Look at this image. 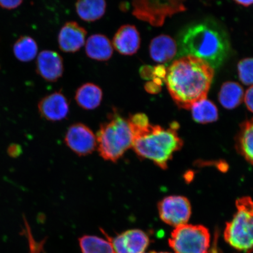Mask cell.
Returning a JSON list of instances; mask_svg holds the SVG:
<instances>
[{
	"mask_svg": "<svg viewBox=\"0 0 253 253\" xmlns=\"http://www.w3.org/2000/svg\"><path fill=\"white\" fill-rule=\"evenodd\" d=\"M214 77L213 68L204 60L182 56L167 69L165 81L174 102L180 108L191 109L207 99Z\"/></svg>",
	"mask_w": 253,
	"mask_h": 253,
	"instance_id": "cell-1",
	"label": "cell"
},
{
	"mask_svg": "<svg viewBox=\"0 0 253 253\" xmlns=\"http://www.w3.org/2000/svg\"><path fill=\"white\" fill-rule=\"evenodd\" d=\"M178 45L179 56L197 57L213 68L219 67L230 51L227 33L212 21L189 25L179 34Z\"/></svg>",
	"mask_w": 253,
	"mask_h": 253,
	"instance_id": "cell-2",
	"label": "cell"
},
{
	"mask_svg": "<svg viewBox=\"0 0 253 253\" xmlns=\"http://www.w3.org/2000/svg\"><path fill=\"white\" fill-rule=\"evenodd\" d=\"M131 129L134 135L132 147L135 153L163 169H167L173 155L183 146V141L177 132L178 125L175 122L169 128L150 123L144 127Z\"/></svg>",
	"mask_w": 253,
	"mask_h": 253,
	"instance_id": "cell-3",
	"label": "cell"
},
{
	"mask_svg": "<svg viewBox=\"0 0 253 253\" xmlns=\"http://www.w3.org/2000/svg\"><path fill=\"white\" fill-rule=\"evenodd\" d=\"M96 140L100 156L104 160L116 162L132 147L134 135L128 119L115 113L110 115L109 122L100 126Z\"/></svg>",
	"mask_w": 253,
	"mask_h": 253,
	"instance_id": "cell-4",
	"label": "cell"
},
{
	"mask_svg": "<svg viewBox=\"0 0 253 253\" xmlns=\"http://www.w3.org/2000/svg\"><path fill=\"white\" fill-rule=\"evenodd\" d=\"M236 207V213L226 224L224 239L237 251L251 253L253 251V200L249 197L240 198Z\"/></svg>",
	"mask_w": 253,
	"mask_h": 253,
	"instance_id": "cell-5",
	"label": "cell"
},
{
	"mask_svg": "<svg viewBox=\"0 0 253 253\" xmlns=\"http://www.w3.org/2000/svg\"><path fill=\"white\" fill-rule=\"evenodd\" d=\"M210 243L207 227L187 223L176 227L169 239V245L175 253H208Z\"/></svg>",
	"mask_w": 253,
	"mask_h": 253,
	"instance_id": "cell-6",
	"label": "cell"
},
{
	"mask_svg": "<svg viewBox=\"0 0 253 253\" xmlns=\"http://www.w3.org/2000/svg\"><path fill=\"white\" fill-rule=\"evenodd\" d=\"M132 5L136 18L156 27L163 25L167 17L186 9L178 1H134Z\"/></svg>",
	"mask_w": 253,
	"mask_h": 253,
	"instance_id": "cell-7",
	"label": "cell"
},
{
	"mask_svg": "<svg viewBox=\"0 0 253 253\" xmlns=\"http://www.w3.org/2000/svg\"><path fill=\"white\" fill-rule=\"evenodd\" d=\"M160 217L164 223L175 227L187 223L191 216V205L182 196H169L158 205Z\"/></svg>",
	"mask_w": 253,
	"mask_h": 253,
	"instance_id": "cell-8",
	"label": "cell"
},
{
	"mask_svg": "<svg viewBox=\"0 0 253 253\" xmlns=\"http://www.w3.org/2000/svg\"><path fill=\"white\" fill-rule=\"evenodd\" d=\"M65 142L73 151L81 156L91 154L97 147L96 136L82 123H76L69 128Z\"/></svg>",
	"mask_w": 253,
	"mask_h": 253,
	"instance_id": "cell-9",
	"label": "cell"
},
{
	"mask_svg": "<svg viewBox=\"0 0 253 253\" xmlns=\"http://www.w3.org/2000/svg\"><path fill=\"white\" fill-rule=\"evenodd\" d=\"M106 236L115 253H143L150 243L149 237L139 229L126 230L113 239Z\"/></svg>",
	"mask_w": 253,
	"mask_h": 253,
	"instance_id": "cell-10",
	"label": "cell"
},
{
	"mask_svg": "<svg viewBox=\"0 0 253 253\" xmlns=\"http://www.w3.org/2000/svg\"><path fill=\"white\" fill-rule=\"evenodd\" d=\"M39 110L41 115L49 121H61L68 115V100L61 91H56L44 97L40 101Z\"/></svg>",
	"mask_w": 253,
	"mask_h": 253,
	"instance_id": "cell-11",
	"label": "cell"
},
{
	"mask_svg": "<svg viewBox=\"0 0 253 253\" xmlns=\"http://www.w3.org/2000/svg\"><path fill=\"white\" fill-rule=\"evenodd\" d=\"M86 36V30L77 22H67L59 33V48L64 52H77L84 45Z\"/></svg>",
	"mask_w": 253,
	"mask_h": 253,
	"instance_id": "cell-12",
	"label": "cell"
},
{
	"mask_svg": "<svg viewBox=\"0 0 253 253\" xmlns=\"http://www.w3.org/2000/svg\"><path fill=\"white\" fill-rule=\"evenodd\" d=\"M37 71L38 74L47 82L59 80L64 71L61 56L52 50H43L38 56Z\"/></svg>",
	"mask_w": 253,
	"mask_h": 253,
	"instance_id": "cell-13",
	"label": "cell"
},
{
	"mask_svg": "<svg viewBox=\"0 0 253 253\" xmlns=\"http://www.w3.org/2000/svg\"><path fill=\"white\" fill-rule=\"evenodd\" d=\"M140 33L134 25H123L116 32L113 40V46L120 54L132 55L140 48Z\"/></svg>",
	"mask_w": 253,
	"mask_h": 253,
	"instance_id": "cell-14",
	"label": "cell"
},
{
	"mask_svg": "<svg viewBox=\"0 0 253 253\" xmlns=\"http://www.w3.org/2000/svg\"><path fill=\"white\" fill-rule=\"evenodd\" d=\"M149 50L151 58L155 62L166 63L175 56L177 45L171 37L167 35H161L152 40Z\"/></svg>",
	"mask_w": 253,
	"mask_h": 253,
	"instance_id": "cell-15",
	"label": "cell"
},
{
	"mask_svg": "<svg viewBox=\"0 0 253 253\" xmlns=\"http://www.w3.org/2000/svg\"><path fill=\"white\" fill-rule=\"evenodd\" d=\"M85 50L88 58L97 61H106L112 58L113 47L106 36L94 34L86 41Z\"/></svg>",
	"mask_w": 253,
	"mask_h": 253,
	"instance_id": "cell-16",
	"label": "cell"
},
{
	"mask_svg": "<svg viewBox=\"0 0 253 253\" xmlns=\"http://www.w3.org/2000/svg\"><path fill=\"white\" fill-rule=\"evenodd\" d=\"M103 99L102 88L97 85L87 83L78 88L75 94L76 102L81 108L91 110L97 108Z\"/></svg>",
	"mask_w": 253,
	"mask_h": 253,
	"instance_id": "cell-17",
	"label": "cell"
},
{
	"mask_svg": "<svg viewBox=\"0 0 253 253\" xmlns=\"http://www.w3.org/2000/svg\"><path fill=\"white\" fill-rule=\"evenodd\" d=\"M239 153L253 166V118L242 123L236 141Z\"/></svg>",
	"mask_w": 253,
	"mask_h": 253,
	"instance_id": "cell-18",
	"label": "cell"
},
{
	"mask_svg": "<svg viewBox=\"0 0 253 253\" xmlns=\"http://www.w3.org/2000/svg\"><path fill=\"white\" fill-rule=\"evenodd\" d=\"M76 10L82 20L93 22L105 14L106 2L103 0H82L76 3Z\"/></svg>",
	"mask_w": 253,
	"mask_h": 253,
	"instance_id": "cell-19",
	"label": "cell"
},
{
	"mask_svg": "<svg viewBox=\"0 0 253 253\" xmlns=\"http://www.w3.org/2000/svg\"><path fill=\"white\" fill-rule=\"evenodd\" d=\"M244 98V91L239 84L227 82L221 87L219 100L224 108L233 109L242 103Z\"/></svg>",
	"mask_w": 253,
	"mask_h": 253,
	"instance_id": "cell-20",
	"label": "cell"
},
{
	"mask_svg": "<svg viewBox=\"0 0 253 253\" xmlns=\"http://www.w3.org/2000/svg\"><path fill=\"white\" fill-rule=\"evenodd\" d=\"M191 109L193 119L195 122L202 124L214 122L218 119L216 106L207 99L195 103Z\"/></svg>",
	"mask_w": 253,
	"mask_h": 253,
	"instance_id": "cell-21",
	"label": "cell"
},
{
	"mask_svg": "<svg viewBox=\"0 0 253 253\" xmlns=\"http://www.w3.org/2000/svg\"><path fill=\"white\" fill-rule=\"evenodd\" d=\"M82 253H115L112 243L101 237L85 235L79 239Z\"/></svg>",
	"mask_w": 253,
	"mask_h": 253,
	"instance_id": "cell-22",
	"label": "cell"
},
{
	"mask_svg": "<svg viewBox=\"0 0 253 253\" xmlns=\"http://www.w3.org/2000/svg\"><path fill=\"white\" fill-rule=\"evenodd\" d=\"M14 55L19 61L30 62L37 55V43L30 37H23L16 41L14 45Z\"/></svg>",
	"mask_w": 253,
	"mask_h": 253,
	"instance_id": "cell-23",
	"label": "cell"
},
{
	"mask_svg": "<svg viewBox=\"0 0 253 253\" xmlns=\"http://www.w3.org/2000/svg\"><path fill=\"white\" fill-rule=\"evenodd\" d=\"M240 80L246 85L253 84V58L242 60L237 66Z\"/></svg>",
	"mask_w": 253,
	"mask_h": 253,
	"instance_id": "cell-24",
	"label": "cell"
},
{
	"mask_svg": "<svg viewBox=\"0 0 253 253\" xmlns=\"http://www.w3.org/2000/svg\"><path fill=\"white\" fill-rule=\"evenodd\" d=\"M245 101L248 109L253 113V85L246 91L245 96Z\"/></svg>",
	"mask_w": 253,
	"mask_h": 253,
	"instance_id": "cell-25",
	"label": "cell"
},
{
	"mask_svg": "<svg viewBox=\"0 0 253 253\" xmlns=\"http://www.w3.org/2000/svg\"><path fill=\"white\" fill-rule=\"evenodd\" d=\"M23 1L20 0H14V1H0V6L3 8L11 9L17 8Z\"/></svg>",
	"mask_w": 253,
	"mask_h": 253,
	"instance_id": "cell-26",
	"label": "cell"
},
{
	"mask_svg": "<svg viewBox=\"0 0 253 253\" xmlns=\"http://www.w3.org/2000/svg\"><path fill=\"white\" fill-rule=\"evenodd\" d=\"M145 89L148 93L151 94H156L160 92L161 86L155 83L153 81L148 82L145 84Z\"/></svg>",
	"mask_w": 253,
	"mask_h": 253,
	"instance_id": "cell-27",
	"label": "cell"
},
{
	"mask_svg": "<svg viewBox=\"0 0 253 253\" xmlns=\"http://www.w3.org/2000/svg\"><path fill=\"white\" fill-rule=\"evenodd\" d=\"M154 69L149 66H143L140 69V75L142 78L150 79L153 78Z\"/></svg>",
	"mask_w": 253,
	"mask_h": 253,
	"instance_id": "cell-28",
	"label": "cell"
},
{
	"mask_svg": "<svg viewBox=\"0 0 253 253\" xmlns=\"http://www.w3.org/2000/svg\"><path fill=\"white\" fill-rule=\"evenodd\" d=\"M237 4L245 6V7H249L253 4V0H249V1H236Z\"/></svg>",
	"mask_w": 253,
	"mask_h": 253,
	"instance_id": "cell-29",
	"label": "cell"
},
{
	"mask_svg": "<svg viewBox=\"0 0 253 253\" xmlns=\"http://www.w3.org/2000/svg\"><path fill=\"white\" fill-rule=\"evenodd\" d=\"M216 240V239H214V242L211 250V253H221L219 249L217 248Z\"/></svg>",
	"mask_w": 253,
	"mask_h": 253,
	"instance_id": "cell-30",
	"label": "cell"
},
{
	"mask_svg": "<svg viewBox=\"0 0 253 253\" xmlns=\"http://www.w3.org/2000/svg\"><path fill=\"white\" fill-rule=\"evenodd\" d=\"M150 253H169L167 252H151Z\"/></svg>",
	"mask_w": 253,
	"mask_h": 253,
	"instance_id": "cell-31",
	"label": "cell"
},
{
	"mask_svg": "<svg viewBox=\"0 0 253 253\" xmlns=\"http://www.w3.org/2000/svg\"></svg>",
	"mask_w": 253,
	"mask_h": 253,
	"instance_id": "cell-32",
	"label": "cell"
}]
</instances>
